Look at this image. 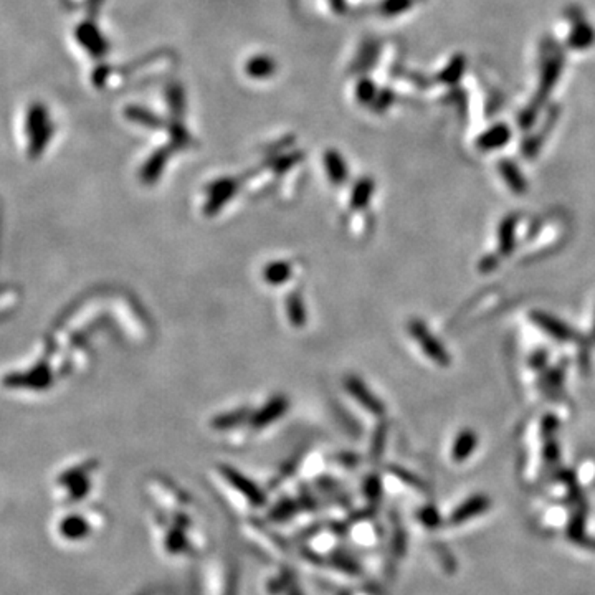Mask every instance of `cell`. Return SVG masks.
<instances>
[{
	"label": "cell",
	"instance_id": "603a6c76",
	"mask_svg": "<svg viewBox=\"0 0 595 595\" xmlns=\"http://www.w3.org/2000/svg\"><path fill=\"white\" fill-rule=\"evenodd\" d=\"M590 342L595 346V318H594V324H592V333H590Z\"/></svg>",
	"mask_w": 595,
	"mask_h": 595
},
{
	"label": "cell",
	"instance_id": "2e32d148",
	"mask_svg": "<svg viewBox=\"0 0 595 595\" xmlns=\"http://www.w3.org/2000/svg\"><path fill=\"white\" fill-rule=\"evenodd\" d=\"M232 191H233V187L227 186V184L217 187L211 197V202H208V205H207V213H215V211H219L222 205H224L228 200Z\"/></svg>",
	"mask_w": 595,
	"mask_h": 595
},
{
	"label": "cell",
	"instance_id": "5b68a950",
	"mask_svg": "<svg viewBox=\"0 0 595 595\" xmlns=\"http://www.w3.org/2000/svg\"><path fill=\"white\" fill-rule=\"evenodd\" d=\"M347 391L353 393L354 399L359 400L360 404H362V407H366L369 412L374 413V416H384L385 405L377 399L374 393L369 391L362 380L355 379V377L347 380Z\"/></svg>",
	"mask_w": 595,
	"mask_h": 595
},
{
	"label": "cell",
	"instance_id": "8fae6325",
	"mask_svg": "<svg viewBox=\"0 0 595 595\" xmlns=\"http://www.w3.org/2000/svg\"><path fill=\"white\" fill-rule=\"evenodd\" d=\"M60 533L68 539H79L88 533L86 523L78 516H70L63 519L60 525Z\"/></svg>",
	"mask_w": 595,
	"mask_h": 595
},
{
	"label": "cell",
	"instance_id": "7402d4cb",
	"mask_svg": "<svg viewBox=\"0 0 595 595\" xmlns=\"http://www.w3.org/2000/svg\"><path fill=\"white\" fill-rule=\"evenodd\" d=\"M242 420V413H232V416H222L215 420L217 427H222V429H225V427H232L235 425L237 422Z\"/></svg>",
	"mask_w": 595,
	"mask_h": 595
},
{
	"label": "cell",
	"instance_id": "d6986e66",
	"mask_svg": "<svg viewBox=\"0 0 595 595\" xmlns=\"http://www.w3.org/2000/svg\"><path fill=\"white\" fill-rule=\"evenodd\" d=\"M500 255H486L480 260V263H478V270L481 271V273H491L500 265Z\"/></svg>",
	"mask_w": 595,
	"mask_h": 595
},
{
	"label": "cell",
	"instance_id": "52a82bcc",
	"mask_svg": "<svg viewBox=\"0 0 595 595\" xmlns=\"http://www.w3.org/2000/svg\"><path fill=\"white\" fill-rule=\"evenodd\" d=\"M498 170H500V175L506 182V186L509 187L511 192H514V194H525L527 191V182L525 175L521 174V170H519V167L514 164V162L501 161L500 164H498Z\"/></svg>",
	"mask_w": 595,
	"mask_h": 595
},
{
	"label": "cell",
	"instance_id": "6da1fadb",
	"mask_svg": "<svg viewBox=\"0 0 595 595\" xmlns=\"http://www.w3.org/2000/svg\"><path fill=\"white\" fill-rule=\"evenodd\" d=\"M27 134L30 139V154L37 156L45 149L47 142L52 137V124H50V116L45 104L33 103L27 111Z\"/></svg>",
	"mask_w": 595,
	"mask_h": 595
},
{
	"label": "cell",
	"instance_id": "9c48e42d",
	"mask_svg": "<svg viewBox=\"0 0 595 595\" xmlns=\"http://www.w3.org/2000/svg\"><path fill=\"white\" fill-rule=\"evenodd\" d=\"M286 407H288V402L286 399H283V397H276V399L270 400V404H268L262 412H258L257 416H255L253 418L255 427H265L270 422L280 418L284 413Z\"/></svg>",
	"mask_w": 595,
	"mask_h": 595
},
{
	"label": "cell",
	"instance_id": "277c9868",
	"mask_svg": "<svg viewBox=\"0 0 595 595\" xmlns=\"http://www.w3.org/2000/svg\"><path fill=\"white\" fill-rule=\"evenodd\" d=\"M519 224L518 213H509L500 222L498 227V255L500 257H509L516 246V230Z\"/></svg>",
	"mask_w": 595,
	"mask_h": 595
},
{
	"label": "cell",
	"instance_id": "e0dca14e",
	"mask_svg": "<svg viewBox=\"0 0 595 595\" xmlns=\"http://www.w3.org/2000/svg\"><path fill=\"white\" fill-rule=\"evenodd\" d=\"M326 162H328L329 175L333 177L334 182H341L342 179H346V166H342L341 159L334 156V154H331V156L326 159Z\"/></svg>",
	"mask_w": 595,
	"mask_h": 595
},
{
	"label": "cell",
	"instance_id": "ffe728a7",
	"mask_svg": "<svg viewBox=\"0 0 595 595\" xmlns=\"http://www.w3.org/2000/svg\"><path fill=\"white\" fill-rule=\"evenodd\" d=\"M540 423H543V425H540V430H543V433L546 435L547 438H551L552 433L557 430V427H559V422H557V418L554 416H546Z\"/></svg>",
	"mask_w": 595,
	"mask_h": 595
},
{
	"label": "cell",
	"instance_id": "ac0fdd59",
	"mask_svg": "<svg viewBox=\"0 0 595 595\" xmlns=\"http://www.w3.org/2000/svg\"><path fill=\"white\" fill-rule=\"evenodd\" d=\"M543 380H544V384H546L547 389H552V391H554V389H556V391H557V389L560 387V384H563V380H564V371L560 367L551 369V371H547L546 374H544Z\"/></svg>",
	"mask_w": 595,
	"mask_h": 595
},
{
	"label": "cell",
	"instance_id": "7a4b0ae2",
	"mask_svg": "<svg viewBox=\"0 0 595 595\" xmlns=\"http://www.w3.org/2000/svg\"><path fill=\"white\" fill-rule=\"evenodd\" d=\"M409 333L416 339L420 346V349L427 354V358L433 360L435 364L442 367H448L451 364V355L448 354L445 346L440 342L438 338H435L427 328V324L420 320H412L409 322Z\"/></svg>",
	"mask_w": 595,
	"mask_h": 595
},
{
	"label": "cell",
	"instance_id": "44dd1931",
	"mask_svg": "<svg viewBox=\"0 0 595 595\" xmlns=\"http://www.w3.org/2000/svg\"><path fill=\"white\" fill-rule=\"evenodd\" d=\"M529 364L531 367L536 369V371H543L547 364V351H538V353H534L533 358L529 360Z\"/></svg>",
	"mask_w": 595,
	"mask_h": 595
},
{
	"label": "cell",
	"instance_id": "3957f363",
	"mask_svg": "<svg viewBox=\"0 0 595 595\" xmlns=\"http://www.w3.org/2000/svg\"><path fill=\"white\" fill-rule=\"evenodd\" d=\"M529 320L538 326L539 329H543L547 336L559 342H567L576 339V331H574L567 322H564L559 318L552 316L546 311H531Z\"/></svg>",
	"mask_w": 595,
	"mask_h": 595
},
{
	"label": "cell",
	"instance_id": "7c38bea8",
	"mask_svg": "<svg viewBox=\"0 0 595 595\" xmlns=\"http://www.w3.org/2000/svg\"><path fill=\"white\" fill-rule=\"evenodd\" d=\"M263 275H265V280L268 283L282 284V283L286 282L288 278H290L291 266L288 265V263H283V262L271 263V265L266 266V270L263 271Z\"/></svg>",
	"mask_w": 595,
	"mask_h": 595
},
{
	"label": "cell",
	"instance_id": "5bb4252c",
	"mask_svg": "<svg viewBox=\"0 0 595 595\" xmlns=\"http://www.w3.org/2000/svg\"><path fill=\"white\" fill-rule=\"evenodd\" d=\"M286 309H288V316H290V321L293 322V324L295 326L304 324L306 309H304V304H303V301H301L300 296L293 295V296L288 298Z\"/></svg>",
	"mask_w": 595,
	"mask_h": 595
},
{
	"label": "cell",
	"instance_id": "9a60e30c",
	"mask_svg": "<svg viewBox=\"0 0 595 595\" xmlns=\"http://www.w3.org/2000/svg\"><path fill=\"white\" fill-rule=\"evenodd\" d=\"M372 192H374V186H372L371 180H362V182L358 184V187L354 188L353 192V205L354 207H366L369 204V200H371Z\"/></svg>",
	"mask_w": 595,
	"mask_h": 595
},
{
	"label": "cell",
	"instance_id": "30bf717a",
	"mask_svg": "<svg viewBox=\"0 0 595 595\" xmlns=\"http://www.w3.org/2000/svg\"><path fill=\"white\" fill-rule=\"evenodd\" d=\"M594 37H595V33H594L592 28H590V25L577 23L576 28H574V32L571 33L569 43H571L572 48H577V50L587 48L594 43Z\"/></svg>",
	"mask_w": 595,
	"mask_h": 595
},
{
	"label": "cell",
	"instance_id": "8992f818",
	"mask_svg": "<svg viewBox=\"0 0 595 595\" xmlns=\"http://www.w3.org/2000/svg\"><path fill=\"white\" fill-rule=\"evenodd\" d=\"M511 131L506 124H496L478 137L476 146L481 150H496L505 148L509 141Z\"/></svg>",
	"mask_w": 595,
	"mask_h": 595
},
{
	"label": "cell",
	"instance_id": "ba28073f",
	"mask_svg": "<svg viewBox=\"0 0 595 595\" xmlns=\"http://www.w3.org/2000/svg\"><path fill=\"white\" fill-rule=\"evenodd\" d=\"M478 447V435L471 429H463L456 435L453 447H451V458L455 462H463L470 456Z\"/></svg>",
	"mask_w": 595,
	"mask_h": 595
},
{
	"label": "cell",
	"instance_id": "4fadbf2b",
	"mask_svg": "<svg viewBox=\"0 0 595 595\" xmlns=\"http://www.w3.org/2000/svg\"><path fill=\"white\" fill-rule=\"evenodd\" d=\"M77 37L78 41H81L83 45L88 50H91V52H99V47H101V39H99L98 32H96L95 27H91V25L83 23L79 25L78 30H77Z\"/></svg>",
	"mask_w": 595,
	"mask_h": 595
}]
</instances>
